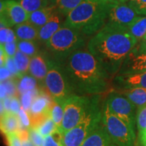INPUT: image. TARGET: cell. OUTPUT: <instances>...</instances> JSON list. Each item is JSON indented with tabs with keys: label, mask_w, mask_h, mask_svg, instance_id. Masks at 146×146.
<instances>
[{
	"label": "cell",
	"mask_w": 146,
	"mask_h": 146,
	"mask_svg": "<svg viewBox=\"0 0 146 146\" xmlns=\"http://www.w3.org/2000/svg\"><path fill=\"white\" fill-rule=\"evenodd\" d=\"M5 66L7 67V68L10 70V72L12 73V75L18 76L19 78L22 76L21 74H20L19 71L18 70L15 62H14V58L8 57V59H7L6 63H5Z\"/></svg>",
	"instance_id": "cell-37"
},
{
	"label": "cell",
	"mask_w": 146,
	"mask_h": 146,
	"mask_svg": "<svg viewBox=\"0 0 146 146\" xmlns=\"http://www.w3.org/2000/svg\"><path fill=\"white\" fill-rule=\"evenodd\" d=\"M8 146H23L22 140L18 133H10L5 134Z\"/></svg>",
	"instance_id": "cell-34"
},
{
	"label": "cell",
	"mask_w": 146,
	"mask_h": 146,
	"mask_svg": "<svg viewBox=\"0 0 146 146\" xmlns=\"http://www.w3.org/2000/svg\"><path fill=\"white\" fill-rule=\"evenodd\" d=\"M8 28L3 26H1L0 29V43L1 45H4L6 43L7 36H8Z\"/></svg>",
	"instance_id": "cell-39"
},
{
	"label": "cell",
	"mask_w": 146,
	"mask_h": 146,
	"mask_svg": "<svg viewBox=\"0 0 146 146\" xmlns=\"http://www.w3.org/2000/svg\"><path fill=\"white\" fill-rule=\"evenodd\" d=\"M117 91L127 97L137 108L146 105V88H135Z\"/></svg>",
	"instance_id": "cell-20"
},
{
	"label": "cell",
	"mask_w": 146,
	"mask_h": 146,
	"mask_svg": "<svg viewBox=\"0 0 146 146\" xmlns=\"http://www.w3.org/2000/svg\"><path fill=\"white\" fill-rule=\"evenodd\" d=\"M102 107V123L113 141L118 146H134L136 139L134 129L113 114L105 102Z\"/></svg>",
	"instance_id": "cell-7"
},
{
	"label": "cell",
	"mask_w": 146,
	"mask_h": 146,
	"mask_svg": "<svg viewBox=\"0 0 146 146\" xmlns=\"http://www.w3.org/2000/svg\"><path fill=\"white\" fill-rule=\"evenodd\" d=\"M13 58L18 70L22 76L29 72V64H30L31 58L18 50Z\"/></svg>",
	"instance_id": "cell-25"
},
{
	"label": "cell",
	"mask_w": 146,
	"mask_h": 146,
	"mask_svg": "<svg viewBox=\"0 0 146 146\" xmlns=\"http://www.w3.org/2000/svg\"><path fill=\"white\" fill-rule=\"evenodd\" d=\"M116 91L146 88V72L131 74H116L112 81Z\"/></svg>",
	"instance_id": "cell-13"
},
{
	"label": "cell",
	"mask_w": 146,
	"mask_h": 146,
	"mask_svg": "<svg viewBox=\"0 0 146 146\" xmlns=\"http://www.w3.org/2000/svg\"><path fill=\"white\" fill-rule=\"evenodd\" d=\"M17 40L36 41L39 36V29L29 21L16 25L13 27Z\"/></svg>",
	"instance_id": "cell-18"
},
{
	"label": "cell",
	"mask_w": 146,
	"mask_h": 146,
	"mask_svg": "<svg viewBox=\"0 0 146 146\" xmlns=\"http://www.w3.org/2000/svg\"><path fill=\"white\" fill-rule=\"evenodd\" d=\"M3 47L7 56L8 57L13 58L18 50L17 41L10 42V43H5L4 45H3Z\"/></svg>",
	"instance_id": "cell-36"
},
{
	"label": "cell",
	"mask_w": 146,
	"mask_h": 146,
	"mask_svg": "<svg viewBox=\"0 0 146 146\" xmlns=\"http://www.w3.org/2000/svg\"><path fill=\"white\" fill-rule=\"evenodd\" d=\"M146 72V40L139 41L124 60L117 74Z\"/></svg>",
	"instance_id": "cell-10"
},
{
	"label": "cell",
	"mask_w": 146,
	"mask_h": 146,
	"mask_svg": "<svg viewBox=\"0 0 146 146\" xmlns=\"http://www.w3.org/2000/svg\"><path fill=\"white\" fill-rule=\"evenodd\" d=\"M16 41H17V37H16V33L14 32V29H12V28H8L6 43H10V42H14Z\"/></svg>",
	"instance_id": "cell-42"
},
{
	"label": "cell",
	"mask_w": 146,
	"mask_h": 146,
	"mask_svg": "<svg viewBox=\"0 0 146 146\" xmlns=\"http://www.w3.org/2000/svg\"><path fill=\"white\" fill-rule=\"evenodd\" d=\"M105 102L113 114L135 130L137 107L132 102L117 91H113L107 96Z\"/></svg>",
	"instance_id": "cell-9"
},
{
	"label": "cell",
	"mask_w": 146,
	"mask_h": 146,
	"mask_svg": "<svg viewBox=\"0 0 146 146\" xmlns=\"http://www.w3.org/2000/svg\"><path fill=\"white\" fill-rule=\"evenodd\" d=\"M100 94L94 95L92 101L77 125L63 134L64 146H81L85 140L102 123Z\"/></svg>",
	"instance_id": "cell-5"
},
{
	"label": "cell",
	"mask_w": 146,
	"mask_h": 146,
	"mask_svg": "<svg viewBox=\"0 0 146 146\" xmlns=\"http://www.w3.org/2000/svg\"><path fill=\"white\" fill-rule=\"evenodd\" d=\"M48 60L41 54H36L31 57L29 68V73L36 79L38 83L44 85L45 79L48 72Z\"/></svg>",
	"instance_id": "cell-15"
},
{
	"label": "cell",
	"mask_w": 146,
	"mask_h": 146,
	"mask_svg": "<svg viewBox=\"0 0 146 146\" xmlns=\"http://www.w3.org/2000/svg\"><path fill=\"white\" fill-rule=\"evenodd\" d=\"M4 84L5 88H6L7 93H8V96H12L15 94V87H14V83L11 81H3L1 82Z\"/></svg>",
	"instance_id": "cell-40"
},
{
	"label": "cell",
	"mask_w": 146,
	"mask_h": 146,
	"mask_svg": "<svg viewBox=\"0 0 146 146\" xmlns=\"http://www.w3.org/2000/svg\"><path fill=\"white\" fill-rule=\"evenodd\" d=\"M36 129H37L40 134L44 137L50 135L54 133L55 131L58 130V127H56V124L54 123V122L53 121L50 116L47 118V119H45L43 123L40 124L36 128Z\"/></svg>",
	"instance_id": "cell-29"
},
{
	"label": "cell",
	"mask_w": 146,
	"mask_h": 146,
	"mask_svg": "<svg viewBox=\"0 0 146 146\" xmlns=\"http://www.w3.org/2000/svg\"><path fill=\"white\" fill-rule=\"evenodd\" d=\"M18 116H19L20 120H21V122L23 126H24L25 128H27V129H29V128L31 127V119L30 117H29L28 112L23 107H21L19 112H18Z\"/></svg>",
	"instance_id": "cell-35"
},
{
	"label": "cell",
	"mask_w": 146,
	"mask_h": 146,
	"mask_svg": "<svg viewBox=\"0 0 146 146\" xmlns=\"http://www.w3.org/2000/svg\"><path fill=\"white\" fill-rule=\"evenodd\" d=\"M140 16L127 2L111 3L108 7L106 23L128 29Z\"/></svg>",
	"instance_id": "cell-12"
},
{
	"label": "cell",
	"mask_w": 146,
	"mask_h": 146,
	"mask_svg": "<svg viewBox=\"0 0 146 146\" xmlns=\"http://www.w3.org/2000/svg\"><path fill=\"white\" fill-rule=\"evenodd\" d=\"M34 92L35 90L29 91L25 93L22 95L21 98V104L22 107L27 112L30 110V108L31 106V104L34 100Z\"/></svg>",
	"instance_id": "cell-32"
},
{
	"label": "cell",
	"mask_w": 146,
	"mask_h": 146,
	"mask_svg": "<svg viewBox=\"0 0 146 146\" xmlns=\"http://www.w3.org/2000/svg\"><path fill=\"white\" fill-rule=\"evenodd\" d=\"M87 36L77 29L62 27L45 43L53 59L62 64L71 54L83 49L86 45Z\"/></svg>",
	"instance_id": "cell-4"
},
{
	"label": "cell",
	"mask_w": 146,
	"mask_h": 146,
	"mask_svg": "<svg viewBox=\"0 0 146 146\" xmlns=\"http://www.w3.org/2000/svg\"><path fill=\"white\" fill-rule=\"evenodd\" d=\"M17 46L18 50L31 58L39 54V48L35 41L17 40Z\"/></svg>",
	"instance_id": "cell-26"
},
{
	"label": "cell",
	"mask_w": 146,
	"mask_h": 146,
	"mask_svg": "<svg viewBox=\"0 0 146 146\" xmlns=\"http://www.w3.org/2000/svg\"><path fill=\"white\" fill-rule=\"evenodd\" d=\"M29 14L46 7L50 0H17Z\"/></svg>",
	"instance_id": "cell-27"
},
{
	"label": "cell",
	"mask_w": 146,
	"mask_h": 146,
	"mask_svg": "<svg viewBox=\"0 0 146 146\" xmlns=\"http://www.w3.org/2000/svg\"><path fill=\"white\" fill-rule=\"evenodd\" d=\"M48 72L44 85L47 94L55 102L64 104L68 98L74 94L70 86L62 64L53 59L48 60Z\"/></svg>",
	"instance_id": "cell-6"
},
{
	"label": "cell",
	"mask_w": 146,
	"mask_h": 146,
	"mask_svg": "<svg viewBox=\"0 0 146 146\" xmlns=\"http://www.w3.org/2000/svg\"><path fill=\"white\" fill-rule=\"evenodd\" d=\"M137 42L127 28L106 23L89 39L87 50L113 76L118 74L125 58Z\"/></svg>",
	"instance_id": "cell-1"
},
{
	"label": "cell",
	"mask_w": 146,
	"mask_h": 146,
	"mask_svg": "<svg viewBox=\"0 0 146 146\" xmlns=\"http://www.w3.org/2000/svg\"><path fill=\"white\" fill-rule=\"evenodd\" d=\"M62 64L74 94H101L108 88L111 76L88 50L75 51Z\"/></svg>",
	"instance_id": "cell-2"
},
{
	"label": "cell",
	"mask_w": 146,
	"mask_h": 146,
	"mask_svg": "<svg viewBox=\"0 0 146 146\" xmlns=\"http://www.w3.org/2000/svg\"><path fill=\"white\" fill-rule=\"evenodd\" d=\"M106 4H111V3H126L129 0H98Z\"/></svg>",
	"instance_id": "cell-43"
},
{
	"label": "cell",
	"mask_w": 146,
	"mask_h": 146,
	"mask_svg": "<svg viewBox=\"0 0 146 146\" xmlns=\"http://www.w3.org/2000/svg\"><path fill=\"white\" fill-rule=\"evenodd\" d=\"M29 129V138L35 146H43V141H44V137H43L40 134L37 129L35 128L30 127Z\"/></svg>",
	"instance_id": "cell-33"
},
{
	"label": "cell",
	"mask_w": 146,
	"mask_h": 146,
	"mask_svg": "<svg viewBox=\"0 0 146 146\" xmlns=\"http://www.w3.org/2000/svg\"><path fill=\"white\" fill-rule=\"evenodd\" d=\"M81 146H118L113 141L102 123L83 142Z\"/></svg>",
	"instance_id": "cell-16"
},
{
	"label": "cell",
	"mask_w": 146,
	"mask_h": 146,
	"mask_svg": "<svg viewBox=\"0 0 146 146\" xmlns=\"http://www.w3.org/2000/svg\"><path fill=\"white\" fill-rule=\"evenodd\" d=\"M136 123L138 129V136H140L146 132V105L137 108Z\"/></svg>",
	"instance_id": "cell-28"
},
{
	"label": "cell",
	"mask_w": 146,
	"mask_h": 146,
	"mask_svg": "<svg viewBox=\"0 0 146 146\" xmlns=\"http://www.w3.org/2000/svg\"><path fill=\"white\" fill-rule=\"evenodd\" d=\"M128 29L138 41L143 39L146 35V16L139 17L131 24Z\"/></svg>",
	"instance_id": "cell-21"
},
{
	"label": "cell",
	"mask_w": 146,
	"mask_h": 146,
	"mask_svg": "<svg viewBox=\"0 0 146 146\" xmlns=\"http://www.w3.org/2000/svg\"><path fill=\"white\" fill-rule=\"evenodd\" d=\"M93 96L72 94L66 100L63 104L64 117L60 133L64 134L79 123L92 101Z\"/></svg>",
	"instance_id": "cell-8"
},
{
	"label": "cell",
	"mask_w": 146,
	"mask_h": 146,
	"mask_svg": "<svg viewBox=\"0 0 146 146\" xmlns=\"http://www.w3.org/2000/svg\"><path fill=\"white\" fill-rule=\"evenodd\" d=\"M139 146H146V132L141 135L138 136Z\"/></svg>",
	"instance_id": "cell-44"
},
{
	"label": "cell",
	"mask_w": 146,
	"mask_h": 146,
	"mask_svg": "<svg viewBox=\"0 0 146 146\" xmlns=\"http://www.w3.org/2000/svg\"><path fill=\"white\" fill-rule=\"evenodd\" d=\"M108 4L98 0H83L66 16L64 25L80 31L87 37L106 25Z\"/></svg>",
	"instance_id": "cell-3"
},
{
	"label": "cell",
	"mask_w": 146,
	"mask_h": 146,
	"mask_svg": "<svg viewBox=\"0 0 146 146\" xmlns=\"http://www.w3.org/2000/svg\"><path fill=\"white\" fill-rule=\"evenodd\" d=\"M128 4L139 15L146 16V0H129Z\"/></svg>",
	"instance_id": "cell-31"
},
{
	"label": "cell",
	"mask_w": 146,
	"mask_h": 146,
	"mask_svg": "<svg viewBox=\"0 0 146 146\" xmlns=\"http://www.w3.org/2000/svg\"><path fill=\"white\" fill-rule=\"evenodd\" d=\"M143 39H145V40H146V35H145V36H144V38H143Z\"/></svg>",
	"instance_id": "cell-46"
},
{
	"label": "cell",
	"mask_w": 146,
	"mask_h": 146,
	"mask_svg": "<svg viewBox=\"0 0 146 146\" xmlns=\"http://www.w3.org/2000/svg\"><path fill=\"white\" fill-rule=\"evenodd\" d=\"M63 16H65L57 10L49 21L39 29L38 40L40 42L43 43H46L63 26L65 21V19L63 20Z\"/></svg>",
	"instance_id": "cell-14"
},
{
	"label": "cell",
	"mask_w": 146,
	"mask_h": 146,
	"mask_svg": "<svg viewBox=\"0 0 146 146\" xmlns=\"http://www.w3.org/2000/svg\"><path fill=\"white\" fill-rule=\"evenodd\" d=\"M56 10L57 8L54 5H48L29 14L28 21L39 29L49 21Z\"/></svg>",
	"instance_id": "cell-19"
},
{
	"label": "cell",
	"mask_w": 146,
	"mask_h": 146,
	"mask_svg": "<svg viewBox=\"0 0 146 146\" xmlns=\"http://www.w3.org/2000/svg\"><path fill=\"white\" fill-rule=\"evenodd\" d=\"M83 0H50L51 4L54 5L63 15L66 16Z\"/></svg>",
	"instance_id": "cell-22"
},
{
	"label": "cell",
	"mask_w": 146,
	"mask_h": 146,
	"mask_svg": "<svg viewBox=\"0 0 146 146\" xmlns=\"http://www.w3.org/2000/svg\"><path fill=\"white\" fill-rule=\"evenodd\" d=\"M1 26L12 28L29 20L27 12L17 0H1Z\"/></svg>",
	"instance_id": "cell-11"
},
{
	"label": "cell",
	"mask_w": 146,
	"mask_h": 146,
	"mask_svg": "<svg viewBox=\"0 0 146 146\" xmlns=\"http://www.w3.org/2000/svg\"><path fill=\"white\" fill-rule=\"evenodd\" d=\"M12 75V74L7 68V67L5 66H1V82L6 81Z\"/></svg>",
	"instance_id": "cell-41"
},
{
	"label": "cell",
	"mask_w": 146,
	"mask_h": 146,
	"mask_svg": "<svg viewBox=\"0 0 146 146\" xmlns=\"http://www.w3.org/2000/svg\"><path fill=\"white\" fill-rule=\"evenodd\" d=\"M38 81L31 74H23L20 77L18 84V89L21 94L23 95L29 91L35 90Z\"/></svg>",
	"instance_id": "cell-23"
},
{
	"label": "cell",
	"mask_w": 146,
	"mask_h": 146,
	"mask_svg": "<svg viewBox=\"0 0 146 146\" xmlns=\"http://www.w3.org/2000/svg\"><path fill=\"white\" fill-rule=\"evenodd\" d=\"M22 125L19 116L12 111H5L1 116V130L4 134L18 133Z\"/></svg>",
	"instance_id": "cell-17"
},
{
	"label": "cell",
	"mask_w": 146,
	"mask_h": 146,
	"mask_svg": "<svg viewBox=\"0 0 146 146\" xmlns=\"http://www.w3.org/2000/svg\"><path fill=\"white\" fill-rule=\"evenodd\" d=\"M50 117L60 132L64 117V106L62 104L53 100L50 108Z\"/></svg>",
	"instance_id": "cell-24"
},
{
	"label": "cell",
	"mask_w": 146,
	"mask_h": 146,
	"mask_svg": "<svg viewBox=\"0 0 146 146\" xmlns=\"http://www.w3.org/2000/svg\"><path fill=\"white\" fill-rule=\"evenodd\" d=\"M43 146H64L63 143V134L57 130L52 134L45 137Z\"/></svg>",
	"instance_id": "cell-30"
},
{
	"label": "cell",
	"mask_w": 146,
	"mask_h": 146,
	"mask_svg": "<svg viewBox=\"0 0 146 146\" xmlns=\"http://www.w3.org/2000/svg\"><path fill=\"white\" fill-rule=\"evenodd\" d=\"M22 143H23V146H35L33 142L30 139V138L22 141Z\"/></svg>",
	"instance_id": "cell-45"
},
{
	"label": "cell",
	"mask_w": 146,
	"mask_h": 146,
	"mask_svg": "<svg viewBox=\"0 0 146 146\" xmlns=\"http://www.w3.org/2000/svg\"><path fill=\"white\" fill-rule=\"evenodd\" d=\"M21 107L22 106L21 105V102H20V100H18L17 98L12 97L10 102V111L18 114V112H19Z\"/></svg>",
	"instance_id": "cell-38"
}]
</instances>
